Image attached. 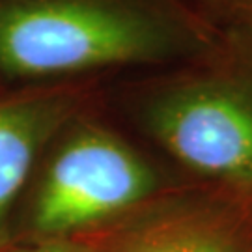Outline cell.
I'll use <instances>...</instances> for the list:
<instances>
[{"mask_svg": "<svg viewBox=\"0 0 252 252\" xmlns=\"http://www.w3.org/2000/svg\"><path fill=\"white\" fill-rule=\"evenodd\" d=\"M155 189L152 166L122 138L81 127L56 150L34 202L37 232L58 237L118 215Z\"/></svg>", "mask_w": 252, "mask_h": 252, "instance_id": "cell-3", "label": "cell"}, {"mask_svg": "<svg viewBox=\"0 0 252 252\" xmlns=\"http://www.w3.org/2000/svg\"><path fill=\"white\" fill-rule=\"evenodd\" d=\"M21 252H86V251L82 247L65 243V241H49L45 245H39V247L27 249V251H21Z\"/></svg>", "mask_w": 252, "mask_h": 252, "instance_id": "cell-6", "label": "cell"}, {"mask_svg": "<svg viewBox=\"0 0 252 252\" xmlns=\"http://www.w3.org/2000/svg\"><path fill=\"white\" fill-rule=\"evenodd\" d=\"M207 43L168 0H0V71L15 79L162 62Z\"/></svg>", "mask_w": 252, "mask_h": 252, "instance_id": "cell-1", "label": "cell"}, {"mask_svg": "<svg viewBox=\"0 0 252 252\" xmlns=\"http://www.w3.org/2000/svg\"><path fill=\"white\" fill-rule=\"evenodd\" d=\"M116 252H241L230 235L198 219H166L140 230Z\"/></svg>", "mask_w": 252, "mask_h": 252, "instance_id": "cell-5", "label": "cell"}, {"mask_svg": "<svg viewBox=\"0 0 252 252\" xmlns=\"http://www.w3.org/2000/svg\"><path fill=\"white\" fill-rule=\"evenodd\" d=\"M71 107V97L60 94L0 101V226L39 150L67 120Z\"/></svg>", "mask_w": 252, "mask_h": 252, "instance_id": "cell-4", "label": "cell"}, {"mask_svg": "<svg viewBox=\"0 0 252 252\" xmlns=\"http://www.w3.org/2000/svg\"><path fill=\"white\" fill-rule=\"evenodd\" d=\"M146 124L187 168L252 190V77H202L170 86L148 105Z\"/></svg>", "mask_w": 252, "mask_h": 252, "instance_id": "cell-2", "label": "cell"}]
</instances>
